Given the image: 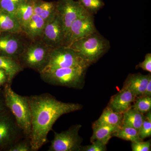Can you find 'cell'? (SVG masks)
Wrapping results in <instances>:
<instances>
[{"label":"cell","mask_w":151,"mask_h":151,"mask_svg":"<svg viewBox=\"0 0 151 151\" xmlns=\"http://www.w3.org/2000/svg\"><path fill=\"white\" fill-rule=\"evenodd\" d=\"M9 151H32L30 139L28 141H23L14 144L8 149Z\"/></svg>","instance_id":"cell-29"},{"label":"cell","mask_w":151,"mask_h":151,"mask_svg":"<svg viewBox=\"0 0 151 151\" xmlns=\"http://www.w3.org/2000/svg\"><path fill=\"white\" fill-rule=\"evenodd\" d=\"M26 45L19 56L18 61L22 66L31 68L40 73L47 64L52 49L40 40H32Z\"/></svg>","instance_id":"cell-5"},{"label":"cell","mask_w":151,"mask_h":151,"mask_svg":"<svg viewBox=\"0 0 151 151\" xmlns=\"http://www.w3.org/2000/svg\"><path fill=\"white\" fill-rule=\"evenodd\" d=\"M113 137H116L124 140L137 142L143 141L139 137L138 130L132 127L122 126L114 132Z\"/></svg>","instance_id":"cell-23"},{"label":"cell","mask_w":151,"mask_h":151,"mask_svg":"<svg viewBox=\"0 0 151 151\" xmlns=\"http://www.w3.org/2000/svg\"><path fill=\"white\" fill-rule=\"evenodd\" d=\"M27 97L31 113L30 142L34 151L38 150L45 144L49 132L60 116L82 108L78 103L59 101L48 93Z\"/></svg>","instance_id":"cell-1"},{"label":"cell","mask_w":151,"mask_h":151,"mask_svg":"<svg viewBox=\"0 0 151 151\" xmlns=\"http://www.w3.org/2000/svg\"><path fill=\"white\" fill-rule=\"evenodd\" d=\"M6 106L5 103L4 96L0 94V113L6 110Z\"/></svg>","instance_id":"cell-33"},{"label":"cell","mask_w":151,"mask_h":151,"mask_svg":"<svg viewBox=\"0 0 151 151\" xmlns=\"http://www.w3.org/2000/svg\"><path fill=\"white\" fill-rule=\"evenodd\" d=\"M3 96L7 108L13 116L18 126L25 136L29 138L31 132V113L27 97L16 93L7 83Z\"/></svg>","instance_id":"cell-2"},{"label":"cell","mask_w":151,"mask_h":151,"mask_svg":"<svg viewBox=\"0 0 151 151\" xmlns=\"http://www.w3.org/2000/svg\"><path fill=\"white\" fill-rule=\"evenodd\" d=\"M136 68H141L143 70L151 72V53L146 54L145 60L142 62L139 63L136 66Z\"/></svg>","instance_id":"cell-31"},{"label":"cell","mask_w":151,"mask_h":151,"mask_svg":"<svg viewBox=\"0 0 151 151\" xmlns=\"http://www.w3.org/2000/svg\"><path fill=\"white\" fill-rule=\"evenodd\" d=\"M89 145L81 146L80 151H105L107 150L106 144L102 141L95 140Z\"/></svg>","instance_id":"cell-28"},{"label":"cell","mask_w":151,"mask_h":151,"mask_svg":"<svg viewBox=\"0 0 151 151\" xmlns=\"http://www.w3.org/2000/svg\"><path fill=\"white\" fill-rule=\"evenodd\" d=\"M81 127V125L77 124L60 133L54 132V138L48 151H80L82 139L78 133Z\"/></svg>","instance_id":"cell-7"},{"label":"cell","mask_w":151,"mask_h":151,"mask_svg":"<svg viewBox=\"0 0 151 151\" xmlns=\"http://www.w3.org/2000/svg\"><path fill=\"white\" fill-rule=\"evenodd\" d=\"M150 79V74L148 75H143L140 73L129 74L124 82L123 87L130 90L135 97L142 96Z\"/></svg>","instance_id":"cell-14"},{"label":"cell","mask_w":151,"mask_h":151,"mask_svg":"<svg viewBox=\"0 0 151 151\" xmlns=\"http://www.w3.org/2000/svg\"><path fill=\"white\" fill-rule=\"evenodd\" d=\"M0 33H1V32H0Z\"/></svg>","instance_id":"cell-35"},{"label":"cell","mask_w":151,"mask_h":151,"mask_svg":"<svg viewBox=\"0 0 151 151\" xmlns=\"http://www.w3.org/2000/svg\"><path fill=\"white\" fill-rule=\"evenodd\" d=\"M22 33H0V55L18 60L26 44L21 36Z\"/></svg>","instance_id":"cell-10"},{"label":"cell","mask_w":151,"mask_h":151,"mask_svg":"<svg viewBox=\"0 0 151 151\" xmlns=\"http://www.w3.org/2000/svg\"><path fill=\"white\" fill-rule=\"evenodd\" d=\"M132 150L133 151H151V140L143 142L139 141L137 142H132Z\"/></svg>","instance_id":"cell-30"},{"label":"cell","mask_w":151,"mask_h":151,"mask_svg":"<svg viewBox=\"0 0 151 151\" xmlns=\"http://www.w3.org/2000/svg\"><path fill=\"white\" fill-rule=\"evenodd\" d=\"M145 115L132 107L123 113L122 126L132 127L139 130L144 121Z\"/></svg>","instance_id":"cell-21"},{"label":"cell","mask_w":151,"mask_h":151,"mask_svg":"<svg viewBox=\"0 0 151 151\" xmlns=\"http://www.w3.org/2000/svg\"><path fill=\"white\" fill-rule=\"evenodd\" d=\"M94 15L86 12L73 22L65 34L63 46L69 47L76 41L97 31Z\"/></svg>","instance_id":"cell-8"},{"label":"cell","mask_w":151,"mask_h":151,"mask_svg":"<svg viewBox=\"0 0 151 151\" xmlns=\"http://www.w3.org/2000/svg\"><path fill=\"white\" fill-rule=\"evenodd\" d=\"M6 83H9L8 75L4 69L0 68V86Z\"/></svg>","instance_id":"cell-32"},{"label":"cell","mask_w":151,"mask_h":151,"mask_svg":"<svg viewBox=\"0 0 151 151\" xmlns=\"http://www.w3.org/2000/svg\"><path fill=\"white\" fill-rule=\"evenodd\" d=\"M139 137L142 140L151 136V112L146 113L142 126L138 130Z\"/></svg>","instance_id":"cell-26"},{"label":"cell","mask_w":151,"mask_h":151,"mask_svg":"<svg viewBox=\"0 0 151 151\" xmlns=\"http://www.w3.org/2000/svg\"><path fill=\"white\" fill-rule=\"evenodd\" d=\"M45 24L43 19L34 14L23 29V32L31 40H40Z\"/></svg>","instance_id":"cell-15"},{"label":"cell","mask_w":151,"mask_h":151,"mask_svg":"<svg viewBox=\"0 0 151 151\" xmlns=\"http://www.w3.org/2000/svg\"><path fill=\"white\" fill-rule=\"evenodd\" d=\"M86 12L78 1H57V12L63 23L65 35L73 22Z\"/></svg>","instance_id":"cell-12"},{"label":"cell","mask_w":151,"mask_h":151,"mask_svg":"<svg viewBox=\"0 0 151 151\" xmlns=\"http://www.w3.org/2000/svg\"><path fill=\"white\" fill-rule=\"evenodd\" d=\"M0 32L23 33L15 14L0 10Z\"/></svg>","instance_id":"cell-17"},{"label":"cell","mask_w":151,"mask_h":151,"mask_svg":"<svg viewBox=\"0 0 151 151\" xmlns=\"http://www.w3.org/2000/svg\"><path fill=\"white\" fill-rule=\"evenodd\" d=\"M122 120L123 113L115 112L108 106L103 110L100 118L92 125H108L120 127L122 126Z\"/></svg>","instance_id":"cell-19"},{"label":"cell","mask_w":151,"mask_h":151,"mask_svg":"<svg viewBox=\"0 0 151 151\" xmlns=\"http://www.w3.org/2000/svg\"><path fill=\"white\" fill-rule=\"evenodd\" d=\"M87 68H64L43 71L40 73L44 82L55 86L80 89L84 83Z\"/></svg>","instance_id":"cell-4"},{"label":"cell","mask_w":151,"mask_h":151,"mask_svg":"<svg viewBox=\"0 0 151 151\" xmlns=\"http://www.w3.org/2000/svg\"><path fill=\"white\" fill-rule=\"evenodd\" d=\"M131 107L144 114L151 111V97L142 96L136 97Z\"/></svg>","instance_id":"cell-24"},{"label":"cell","mask_w":151,"mask_h":151,"mask_svg":"<svg viewBox=\"0 0 151 151\" xmlns=\"http://www.w3.org/2000/svg\"><path fill=\"white\" fill-rule=\"evenodd\" d=\"M135 98L130 90L123 87L119 92L111 97L108 106L115 112L123 113L131 108Z\"/></svg>","instance_id":"cell-13"},{"label":"cell","mask_w":151,"mask_h":151,"mask_svg":"<svg viewBox=\"0 0 151 151\" xmlns=\"http://www.w3.org/2000/svg\"><path fill=\"white\" fill-rule=\"evenodd\" d=\"M12 116L7 110L0 113V149L10 147L18 137L21 129Z\"/></svg>","instance_id":"cell-11"},{"label":"cell","mask_w":151,"mask_h":151,"mask_svg":"<svg viewBox=\"0 0 151 151\" xmlns=\"http://www.w3.org/2000/svg\"><path fill=\"white\" fill-rule=\"evenodd\" d=\"M65 37L63 23L57 12L54 18L45 24L40 40L53 49L63 46Z\"/></svg>","instance_id":"cell-9"},{"label":"cell","mask_w":151,"mask_h":151,"mask_svg":"<svg viewBox=\"0 0 151 151\" xmlns=\"http://www.w3.org/2000/svg\"><path fill=\"white\" fill-rule=\"evenodd\" d=\"M23 0H0V10L14 14L19 5Z\"/></svg>","instance_id":"cell-27"},{"label":"cell","mask_w":151,"mask_h":151,"mask_svg":"<svg viewBox=\"0 0 151 151\" xmlns=\"http://www.w3.org/2000/svg\"><path fill=\"white\" fill-rule=\"evenodd\" d=\"M22 68L18 60L0 55V68L4 69L6 72L10 84L15 76L22 70Z\"/></svg>","instance_id":"cell-22"},{"label":"cell","mask_w":151,"mask_h":151,"mask_svg":"<svg viewBox=\"0 0 151 151\" xmlns=\"http://www.w3.org/2000/svg\"><path fill=\"white\" fill-rule=\"evenodd\" d=\"M34 14L43 19L45 22L54 18L57 14V1H45L34 0Z\"/></svg>","instance_id":"cell-16"},{"label":"cell","mask_w":151,"mask_h":151,"mask_svg":"<svg viewBox=\"0 0 151 151\" xmlns=\"http://www.w3.org/2000/svg\"><path fill=\"white\" fill-rule=\"evenodd\" d=\"M34 0H23L17 9L14 14L22 29L34 14Z\"/></svg>","instance_id":"cell-18"},{"label":"cell","mask_w":151,"mask_h":151,"mask_svg":"<svg viewBox=\"0 0 151 151\" xmlns=\"http://www.w3.org/2000/svg\"><path fill=\"white\" fill-rule=\"evenodd\" d=\"M91 64L83 59L72 49L62 46L52 49L48 62L42 71L64 68L82 67L88 68Z\"/></svg>","instance_id":"cell-6"},{"label":"cell","mask_w":151,"mask_h":151,"mask_svg":"<svg viewBox=\"0 0 151 151\" xmlns=\"http://www.w3.org/2000/svg\"><path fill=\"white\" fill-rule=\"evenodd\" d=\"M78 1L86 11L94 15L105 6L103 0H78Z\"/></svg>","instance_id":"cell-25"},{"label":"cell","mask_w":151,"mask_h":151,"mask_svg":"<svg viewBox=\"0 0 151 151\" xmlns=\"http://www.w3.org/2000/svg\"><path fill=\"white\" fill-rule=\"evenodd\" d=\"M142 95L151 97V79L149 81Z\"/></svg>","instance_id":"cell-34"},{"label":"cell","mask_w":151,"mask_h":151,"mask_svg":"<svg viewBox=\"0 0 151 151\" xmlns=\"http://www.w3.org/2000/svg\"><path fill=\"white\" fill-rule=\"evenodd\" d=\"M68 47L92 64L108 51L110 44L108 40L97 31L86 37L76 41Z\"/></svg>","instance_id":"cell-3"},{"label":"cell","mask_w":151,"mask_h":151,"mask_svg":"<svg viewBox=\"0 0 151 151\" xmlns=\"http://www.w3.org/2000/svg\"><path fill=\"white\" fill-rule=\"evenodd\" d=\"M119 127L108 125H92L93 134L90 139L91 143L95 140H100L107 145L113 137L114 132Z\"/></svg>","instance_id":"cell-20"}]
</instances>
